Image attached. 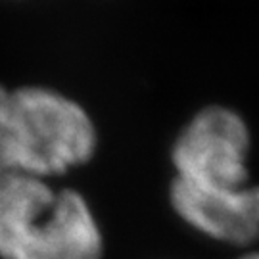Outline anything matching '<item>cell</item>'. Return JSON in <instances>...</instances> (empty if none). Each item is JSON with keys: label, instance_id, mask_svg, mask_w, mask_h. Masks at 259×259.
Returning a JSON list of instances; mask_svg holds the SVG:
<instances>
[{"label": "cell", "instance_id": "5", "mask_svg": "<svg viewBox=\"0 0 259 259\" xmlns=\"http://www.w3.org/2000/svg\"><path fill=\"white\" fill-rule=\"evenodd\" d=\"M234 259H259V248H248V250H242V253Z\"/></svg>", "mask_w": 259, "mask_h": 259}, {"label": "cell", "instance_id": "4", "mask_svg": "<svg viewBox=\"0 0 259 259\" xmlns=\"http://www.w3.org/2000/svg\"><path fill=\"white\" fill-rule=\"evenodd\" d=\"M169 205L186 227L213 242L238 250L259 242V185L200 186L173 179Z\"/></svg>", "mask_w": 259, "mask_h": 259}, {"label": "cell", "instance_id": "1", "mask_svg": "<svg viewBox=\"0 0 259 259\" xmlns=\"http://www.w3.org/2000/svg\"><path fill=\"white\" fill-rule=\"evenodd\" d=\"M98 144L93 115L69 94L45 84L0 83V179L56 181L91 163Z\"/></svg>", "mask_w": 259, "mask_h": 259}, {"label": "cell", "instance_id": "3", "mask_svg": "<svg viewBox=\"0 0 259 259\" xmlns=\"http://www.w3.org/2000/svg\"><path fill=\"white\" fill-rule=\"evenodd\" d=\"M251 129L240 111L223 104L198 110L171 144L175 177L200 186L251 183Z\"/></svg>", "mask_w": 259, "mask_h": 259}, {"label": "cell", "instance_id": "2", "mask_svg": "<svg viewBox=\"0 0 259 259\" xmlns=\"http://www.w3.org/2000/svg\"><path fill=\"white\" fill-rule=\"evenodd\" d=\"M106 240L79 190L50 179H0V259H104Z\"/></svg>", "mask_w": 259, "mask_h": 259}]
</instances>
